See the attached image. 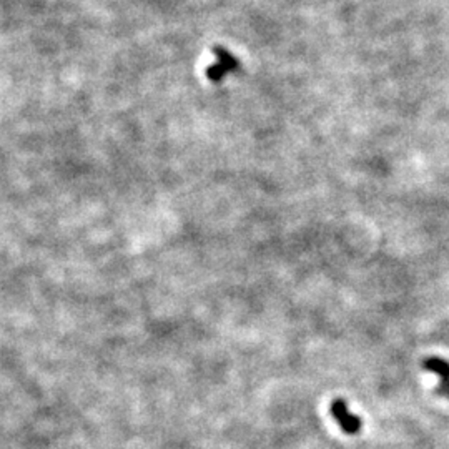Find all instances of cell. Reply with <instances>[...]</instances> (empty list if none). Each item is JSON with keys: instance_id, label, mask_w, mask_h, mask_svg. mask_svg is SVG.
Listing matches in <instances>:
<instances>
[{"instance_id": "1", "label": "cell", "mask_w": 449, "mask_h": 449, "mask_svg": "<svg viewBox=\"0 0 449 449\" xmlns=\"http://www.w3.org/2000/svg\"><path fill=\"white\" fill-rule=\"evenodd\" d=\"M331 414H333L336 423H338L341 429H343L347 434L360 433L363 426L360 416H356V414L349 411L348 403L344 399H335L333 403H331Z\"/></svg>"}, {"instance_id": "2", "label": "cell", "mask_w": 449, "mask_h": 449, "mask_svg": "<svg viewBox=\"0 0 449 449\" xmlns=\"http://www.w3.org/2000/svg\"><path fill=\"white\" fill-rule=\"evenodd\" d=\"M423 366H425L427 371H431V373L438 374L439 381H441V384H439V393L446 395L449 398V363L441 360V358L431 356L426 358Z\"/></svg>"}, {"instance_id": "3", "label": "cell", "mask_w": 449, "mask_h": 449, "mask_svg": "<svg viewBox=\"0 0 449 449\" xmlns=\"http://www.w3.org/2000/svg\"><path fill=\"white\" fill-rule=\"evenodd\" d=\"M213 54L217 55V62L227 72H235V70H238V68H240L238 59H236L233 54H230V52H228L227 49H223V47H218V45L215 47Z\"/></svg>"}, {"instance_id": "4", "label": "cell", "mask_w": 449, "mask_h": 449, "mask_svg": "<svg viewBox=\"0 0 449 449\" xmlns=\"http://www.w3.org/2000/svg\"><path fill=\"white\" fill-rule=\"evenodd\" d=\"M227 73L228 72L224 70V68L220 66L218 62H215L213 66H210L208 68H206V77H208L211 82H220L224 75H227Z\"/></svg>"}]
</instances>
